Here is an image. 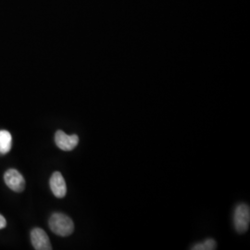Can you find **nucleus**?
<instances>
[{
	"label": "nucleus",
	"mask_w": 250,
	"mask_h": 250,
	"mask_svg": "<svg viewBox=\"0 0 250 250\" xmlns=\"http://www.w3.org/2000/svg\"><path fill=\"white\" fill-rule=\"evenodd\" d=\"M4 181L7 187L16 193H21L25 188V180L15 169H9L4 174Z\"/></svg>",
	"instance_id": "3"
},
{
	"label": "nucleus",
	"mask_w": 250,
	"mask_h": 250,
	"mask_svg": "<svg viewBox=\"0 0 250 250\" xmlns=\"http://www.w3.org/2000/svg\"><path fill=\"white\" fill-rule=\"evenodd\" d=\"M12 146V136L7 130L0 131V153L5 155L9 153Z\"/></svg>",
	"instance_id": "7"
},
{
	"label": "nucleus",
	"mask_w": 250,
	"mask_h": 250,
	"mask_svg": "<svg viewBox=\"0 0 250 250\" xmlns=\"http://www.w3.org/2000/svg\"><path fill=\"white\" fill-rule=\"evenodd\" d=\"M31 242L36 250H51L52 246L46 232L41 228H34L31 231Z\"/></svg>",
	"instance_id": "5"
},
{
	"label": "nucleus",
	"mask_w": 250,
	"mask_h": 250,
	"mask_svg": "<svg viewBox=\"0 0 250 250\" xmlns=\"http://www.w3.org/2000/svg\"><path fill=\"white\" fill-rule=\"evenodd\" d=\"M217 249V243L214 239L208 238L203 243L196 244L191 250H213Z\"/></svg>",
	"instance_id": "8"
},
{
	"label": "nucleus",
	"mask_w": 250,
	"mask_h": 250,
	"mask_svg": "<svg viewBox=\"0 0 250 250\" xmlns=\"http://www.w3.org/2000/svg\"><path fill=\"white\" fill-rule=\"evenodd\" d=\"M55 143L63 151H72L78 146L79 137L77 134L68 135L62 130H59L55 134Z\"/></svg>",
	"instance_id": "4"
},
{
	"label": "nucleus",
	"mask_w": 250,
	"mask_h": 250,
	"mask_svg": "<svg viewBox=\"0 0 250 250\" xmlns=\"http://www.w3.org/2000/svg\"><path fill=\"white\" fill-rule=\"evenodd\" d=\"M48 226L54 233L62 237L71 235L74 231V224L72 219L60 212H55L51 215L48 221Z\"/></svg>",
	"instance_id": "1"
},
{
	"label": "nucleus",
	"mask_w": 250,
	"mask_h": 250,
	"mask_svg": "<svg viewBox=\"0 0 250 250\" xmlns=\"http://www.w3.org/2000/svg\"><path fill=\"white\" fill-rule=\"evenodd\" d=\"M250 223V206L239 204L235 208L233 214V224L238 232H245L249 230Z\"/></svg>",
	"instance_id": "2"
},
{
	"label": "nucleus",
	"mask_w": 250,
	"mask_h": 250,
	"mask_svg": "<svg viewBox=\"0 0 250 250\" xmlns=\"http://www.w3.org/2000/svg\"><path fill=\"white\" fill-rule=\"evenodd\" d=\"M6 226H7V221L2 215L0 214V230L5 228Z\"/></svg>",
	"instance_id": "9"
},
{
	"label": "nucleus",
	"mask_w": 250,
	"mask_h": 250,
	"mask_svg": "<svg viewBox=\"0 0 250 250\" xmlns=\"http://www.w3.org/2000/svg\"><path fill=\"white\" fill-rule=\"evenodd\" d=\"M50 189L54 196L58 198H63L67 194L66 182L60 171H55L49 181Z\"/></svg>",
	"instance_id": "6"
}]
</instances>
